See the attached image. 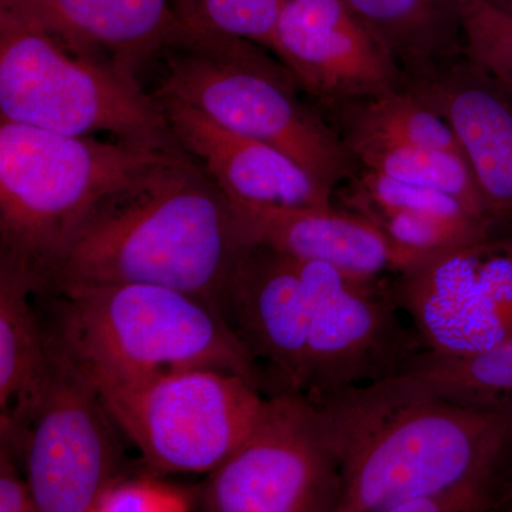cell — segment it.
Returning a JSON list of instances; mask_svg holds the SVG:
<instances>
[{
    "label": "cell",
    "mask_w": 512,
    "mask_h": 512,
    "mask_svg": "<svg viewBox=\"0 0 512 512\" xmlns=\"http://www.w3.org/2000/svg\"><path fill=\"white\" fill-rule=\"evenodd\" d=\"M255 244L244 211L190 154H175L104 195L33 278V292L150 284L221 312L229 281Z\"/></svg>",
    "instance_id": "cell-1"
},
{
    "label": "cell",
    "mask_w": 512,
    "mask_h": 512,
    "mask_svg": "<svg viewBox=\"0 0 512 512\" xmlns=\"http://www.w3.org/2000/svg\"><path fill=\"white\" fill-rule=\"evenodd\" d=\"M316 404L328 414L342 460L338 512H394L458 484L512 494V404L464 406L399 377Z\"/></svg>",
    "instance_id": "cell-2"
},
{
    "label": "cell",
    "mask_w": 512,
    "mask_h": 512,
    "mask_svg": "<svg viewBox=\"0 0 512 512\" xmlns=\"http://www.w3.org/2000/svg\"><path fill=\"white\" fill-rule=\"evenodd\" d=\"M33 293L42 301L37 309L46 335L96 387L211 369L244 376L266 396L264 377L234 330L197 296L150 284H76Z\"/></svg>",
    "instance_id": "cell-3"
},
{
    "label": "cell",
    "mask_w": 512,
    "mask_h": 512,
    "mask_svg": "<svg viewBox=\"0 0 512 512\" xmlns=\"http://www.w3.org/2000/svg\"><path fill=\"white\" fill-rule=\"evenodd\" d=\"M160 59L164 74L154 94L184 101L221 126L264 141L333 191L356 174V160L338 131L301 99L293 74L265 47L194 22Z\"/></svg>",
    "instance_id": "cell-4"
},
{
    "label": "cell",
    "mask_w": 512,
    "mask_h": 512,
    "mask_svg": "<svg viewBox=\"0 0 512 512\" xmlns=\"http://www.w3.org/2000/svg\"><path fill=\"white\" fill-rule=\"evenodd\" d=\"M180 153L0 119V259L35 278L104 195Z\"/></svg>",
    "instance_id": "cell-5"
},
{
    "label": "cell",
    "mask_w": 512,
    "mask_h": 512,
    "mask_svg": "<svg viewBox=\"0 0 512 512\" xmlns=\"http://www.w3.org/2000/svg\"><path fill=\"white\" fill-rule=\"evenodd\" d=\"M0 119L67 136L184 151L137 77L0 12Z\"/></svg>",
    "instance_id": "cell-6"
},
{
    "label": "cell",
    "mask_w": 512,
    "mask_h": 512,
    "mask_svg": "<svg viewBox=\"0 0 512 512\" xmlns=\"http://www.w3.org/2000/svg\"><path fill=\"white\" fill-rule=\"evenodd\" d=\"M342 460L328 414L301 393L266 396L247 439L200 487L208 512H338Z\"/></svg>",
    "instance_id": "cell-7"
},
{
    "label": "cell",
    "mask_w": 512,
    "mask_h": 512,
    "mask_svg": "<svg viewBox=\"0 0 512 512\" xmlns=\"http://www.w3.org/2000/svg\"><path fill=\"white\" fill-rule=\"evenodd\" d=\"M117 427L157 473H207L254 429L265 394L237 373L198 369L97 387Z\"/></svg>",
    "instance_id": "cell-8"
},
{
    "label": "cell",
    "mask_w": 512,
    "mask_h": 512,
    "mask_svg": "<svg viewBox=\"0 0 512 512\" xmlns=\"http://www.w3.org/2000/svg\"><path fill=\"white\" fill-rule=\"evenodd\" d=\"M311 302L305 396L323 402L392 379L426 350L394 298L392 281H367L328 264L299 261Z\"/></svg>",
    "instance_id": "cell-9"
},
{
    "label": "cell",
    "mask_w": 512,
    "mask_h": 512,
    "mask_svg": "<svg viewBox=\"0 0 512 512\" xmlns=\"http://www.w3.org/2000/svg\"><path fill=\"white\" fill-rule=\"evenodd\" d=\"M46 342L49 362L20 460L40 512H92L126 470L117 424L90 377Z\"/></svg>",
    "instance_id": "cell-10"
},
{
    "label": "cell",
    "mask_w": 512,
    "mask_h": 512,
    "mask_svg": "<svg viewBox=\"0 0 512 512\" xmlns=\"http://www.w3.org/2000/svg\"><path fill=\"white\" fill-rule=\"evenodd\" d=\"M392 288L431 352L458 355L512 340V238L493 234L426 256Z\"/></svg>",
    "instance_id": "cell-11"
},
{
    "label": "cell",
    "mask_w": 512,
    "mask_h": 512,
    "mask_svg": "<svg viewBox=\"0 0 512 512\" xmlns=\"http://www.w3.org/2000/svg\"><path fill=\"white\" fill-rule=\"evenodd\" d=\"M269 52L332 110L403 86L402 70L345 0H289Z\"/></svg>",
    "instance_id": "cell-12"
},
{
    "label": "cell",
    "mask_w": 512,
    "mask_h": 512,
    "mask_svg": "<svg viewBox=\"0 0 512 512\" xmlns=\"http://www.w3.org/2000/svg\"><path fill=\"white\" fill-rule=\"evenodd\" d=\"M221 313L264 377L266 396L305 394L311 302L295 259L256 242L229 281Z\"/></svg>",
    "instance_id": "cell-13"
},
{
    "label": "cell",
    "mask_w": 512,
    "mask_h": 512,
    "mask_svg": "<svg viewBox=\"0 0 512 512\" xmlns=\"http://www.w3.org/2000/svg\"><path fill=\"white\" fill-rule=\"evenodd\" d=\"M403 86L453 128L495 227L512 224V89L466 55L413 76Z\"/></svg>",
    "instance_id": "cell-14"
},
{
    "label": "cell",
    "mask_w": 512,
    "mask_h": 512,
    "mask_svg": "<svg viewBox=\"0 0 512 512\" xmlns=\"http://www.w3.org/2000/svg\"><path fill=\"white\" fill-rule=\"evenodd\" d=\"M0 12L137 77L198 19V0H0Z\"/></svg>",
    "instance_id": "cell-15"
},
{
    "label": "cell",
    "mask_w": 512,
    "mask_h": 512,
    "mask_svg": "<svg viewBox=\"0 0 512 512\" xmlns=\"http://www.w3.org/2000/svg\"><path fill=\"white\" fill-rule=\"evenodd\" d=\"M178 144L237 207H326L335 191L282 151L174 97L154 94Z\"/></svg>",
    "instance_id": "cell-16"
},
{
    "label": "cell",
    "mask_w": 512,
    "mask_h": 512,
    "mask_svg": "<svg viewBox=\"0 0 512 512\" xmlns=\"http://www.w3.org/2000/svg\"><path fill=\"white\" fill-rule=\"evenodd\" d=\"M255 241L299 261L328 264L367 281H392L410 266L365 215L326 207H238Z\"/></svg>",
    "instance_id": "cell-17"
},
{
    "label": "cell",
    "mask_w": 512,
    "mask_h": 512,
    "mask_svg": "<svg viewBox=\"0 0 512 512\" xmlns=\"http://www.w3.org/2000/svg\"><path fill=\"white\" fill-rule=\"evenodd\" d=\"M28 269L0 259V437L23 443L45 380L49 350Z\"/></svg>",
    "instance_id": "cell-18"
},
{
    "label": "cell",
    "mask_w": 512,
    "mask_h": 512,
    "mask_svg": "<svg viewBox=\"0 0 512 512\" xmlns=\"http://www.w3.org/2000/svg\"><path fill=\"white\" fill-rule=\"evenodd\" d=\"M404 76L463 55L458 0H345Z\"/></svg>",
    "instance_id": "cell-19"
},
{
    "label": "cell",
    "mask_w": 512,
    "mask_h": 512,
    "mask_svg": "<svg viewBox=\"0 0 512 512\" xmlns=\"http://www.w3.org/2000/svg\"><path fill=\"white\" fill-rule=\"evenodd\" d=\"M335 111H339V134L348 150L362 144H396L463 154L450 124L404 86Z\"/></svg>",
    "instance_id": "cell-20"
},
{
    "label": "cell",
    "mask_w": 512,
    "mask_h": 512,
    "mask_svg": "<svg viewBox=\"0 0 512 512\" xmlns=\"http://www.w3.org/2000/svg\"><path fill=\"white\" fill-rule=\"evenodd\" d=\"M396 377L421 392L464 406H511L512 340L458 355L426 349Z\"/></svg>",
    "instance_id": "cell-21"
},
{
    "label": "cell",
    "mask_w": 512,
    "mask_h": 512,
    "mask_svg": "<svg viewBox=\"0 0 512 512\" xmlns=\"http://www.w3.org/2000/svg\"><path fill=\"white\" fill-rule=\"evenodd\" d=\"M349 151L363 170L444 192L495 227L473 170L463 154L439 148L396 144H362L349 148Z\"/></svg>",
    "instance_id": "cell-22"
},
{
    "label": "cell",
    "mask_w": 512,
    "mask_h": 512,
    "mask_svg": "<svg viewBox=\"0 0 512 512\" xmlns=\"http://www.w3.org/2000/svg\"><path fill=\"white\" fill-rule=\"evenodd\" d=\"M464 55L512 89V15L491 0H458Z\"/></svg>",
    "instance_id": "cell-23"
},
{
    "label": "cell",
    "mask_w": 512,
    "mask_h": 512,
    "mask_svg": "<svg viewBox=\"0 0 512 512\" xmlns=\"http://www.w3.org/2000/svg\"><path fill=\"white\" fill-rule=\"evenodd\" d=\"M198 501L200 487L175 484L146 466L121 471L101 491L92 512H187L198 508Z\"/></svg>",
    "instance_id": "cell-24"
},
{
    "label": "cell",
    "mask_w": 512,
    "mask_h": 512,
    "mask_svg": "<svg viewBox=\"0 0 512 512\" xmlns=\"http://www.w3.org/2000/svg\"><path fill=\"white\" fill-rule=\"evenodd\" d=\"M289 0H198V23L269 50Z\"/></svg>",
    "instance_id": "cell-25"
},
{
    "label": "cell",
    "mask_w": 512,
    "mask_h": 512,
    "mask_svg": "<svg viewBox=\"0 0 512 512\" xmlns=\"http://www.w3.org/2000/svg\"><path fill=\"white\" fill-rule=\"evenodd\" d=\"M35 494L28 478L22 477L16 456L0 443V512H37Z\"/></svg>",
    "instance_id": "cell-26"
},
{
    "label": "cell",
    "mask_w": 512,
    "mask_h": 512,
    "mask_svg": "<svg viewBox=\"0 0 512 512\" xmlns=\"http://www.w3.org/2000/svg\"><path fill=\"white\" fill-rule=\"evenodd\" d=\"M491 2L512 15V0H491Z\"/></svg>",
    "instance_id": "cell-27"
}]
</instances>
